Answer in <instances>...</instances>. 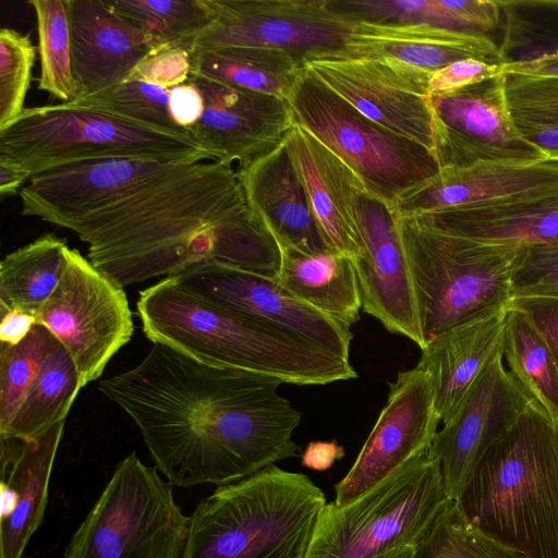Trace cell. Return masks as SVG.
Instances as JSON below:
<instances>
[{
  "instance_id": "cell-1",
  "label": "cell",
  "mask_w": 558,
  "mask_h": 558,
  "mask_svg": "<svg viewBox=\"0 0 558 558\" xmlns=\"http://www.w3.org/2000/svg\"><path fill=\"white\" fill-rule=\"evenodd\" d=\"M282 384L154 343L98 389L133 420L167 481L190 487L228 485L298 456L302 414L279 393Z\"/></svg>"
},
{
  "instance_id": "cell-2",
  "label": "cell",
  "mask_w": 558,
  "mask_h": 558,
  "mask_svg": "<svg viewBox=\"0 0 558 558\" xmlns=\"http://www.w3.org/2000/svg\"><path fill=\"white\" fill-rule=\"evenodd\" d=\"M62 228L122 288L218 260L275 278L279 247L251 210L236 171L202 161Z\"/></svg>"
},
{
  "instance_id": "cell-3",
  "label": "cell",
  "mask_w": 558,
  "mask_h": 558,
  "mask_svg": "<svg viewBox=\"0 0 558 558\" xmlns=\"http://www.w3.org/2000/svg\"><path fill=\"white\" fill-rule=\"evenodd\" d=\"M136 308L153 343L207 365L260 373L301 386L357 376L348 359L215 303L170 277L142 290Z\"/></svg>"
},
{
  "instance_id": "cell-4",
  "label": "cell",
  "mask_w": 558,
  "mask_h": 558,
  "mask_svg": "<svg viewBox=\"0 0 558 558\" xmlns=\"http://www.w3.org/2000/svg\"><path fill=\"white\" fill-rule=\"evenodd\" d=\"M454 504L483 536L529 558H558L555 421L531 402L485 451Z\"/></svg>"
},
{
  "instance_id": "cell-5",
  "label": "cell",
  "mask_w": 558,
  "mask_h": 558,
  "mask_svg": "<svg viewBox=\"0 0 558 558\" xmlns=\"http://www.w3.org/2000/svg\"><path fill=\"white\" fill-rule=\"evenodd\" d=\"M326 504L307 475L271 465L197 505L183 558H305Z\"/></svg>"
},
{
  "instance_id": "cell-6",
  "label": "cell",
  "mask_w": 558,
  "mask_h": 558,
  "mask_svg": "<svg viewBox=\"0 0 558 558\" xmlns=\"http://www.w3.org/2000/svg\"><path fill=\"white\" fill-rule=\"evenodd\" d=\"M397 217L424 345L511 304L513 266L523 245L477 241Z\"/></svg>"
},
{
  "instance_id": "cell-7",
  "label": "cell",
  "mask_w": 558,
  "mask_h": 558,
  "mask_svg": "<svg viewBox=\"0 0 558 558\" xmlns=\"http://www.w3.org/2000/svg\"><path fill=\"white\" fill-rule=\"evenodd\" d=\"M0 155L41 171L89 159L142 158L194 165L208 154L186 134L153 130L73 102L25 108L0 132Z\"/></svg>"
},
{
  "instance_id": "cell-8",
  "label": "cell",
  "mask_w": 558,
  "mask_h": 558,
  "mask_svg": "<svg viewBox=\"0 0 558 558\" xmlns=\"http://www.w3.org/2000/svg\"><path fill=\"white\" fill-rule=\"evenodd\" d=\"M452 501L427 450L354 501L326 504L305 558H380L414 547Z\"/></svg>"
},
{
  "instance_id": "cell-9",
  "label": "cell",
  "mask_w": 558,
  "mask_h": 558,
  "mask_svg": "<svg viewBox=\"0 0 558 558\" xmlns=\"http://www.w3.org/2000/svg\"><path fill=\"white\" fill-rule=\"evenodd\" d=\"M159 473L135 453L119 462L63 558H183L190 517Z\"/></svg>"
},
{
  "instance_id": "cell-10",
  "label": "cell",
  "mask_w": 558,
  "mask_h": 558,
  "mask_svg": "<svg viewBox=\"0 0 558 558\" xmlns=\"http://www.w3.org/2000/svg\"><path fill=\"white\" fill-rule=\"evenodd\" d=\"M287 100L294 122L333 151L368 192L390 206L439 170L428 148L366 118L305 69Z\"/></svg>"
},
{
  "instance_id": "cell-11",
  "label": "cell",
  "mask_w": 558,
  "mask_h": 558,
  "mask_svg": "<svg viewBox=\"0 0 558 558\" xmlns=\"http://www.w3.org/2000/svg\"><path fill=\"white\" fill-rule=\"evenodd\" d=\"M132 316L124 288L69 247L64 274L36 319L69 352L84 387L131 340Z\"/></svg>"
},
{
  "instance_id": "cell-12",
  "label": "cell",
  "mask_w": 558,
  "mask_h": 558,
  "mask_svg": "<svg viewBox=\"0 0 558 558\" xmlns=\"http://www.w3.org/2000/svg\"><path fill=\"white\" fill-rule=\"evenodd\" d=\"M214 21L193 40V49L259 47L289 51L303 60L337 54L352 22L328 0H209Z\"/></svg>"
},
{
  "instance_id": "cell-13",
  "label": "cell",
  "mask_w": 558,
  "mask_h": 558,
  "mask_svg": "<svg viewBox=\"0 0 558 558\" xmlns=\"http://www.w3.org/2000/svg\"><path fill=\"white\" fill-rule=\"evenodd\" d=\"M433 149L439 169L483 161L533 162L547 157L517 131L504 74L447 94H429Z\"/></svg>"
},
{
  "instance_id": "cell-14",
  "label": "cell",
  "mask_w": 558,
  "mask_h": 558,
  "mask_svg": "<svg viewBox=\"0 0 558 558\" xmlns=\"http://www.w3.org/2000/svg\"><path fill=\"white\" fill-rule=\"evenodd\" d=\"M304 69L366 118L432 151V72L390 59L339 56L307 58Z\"/></svg>"
},
{
  "instance_id": "cell-15",
  "label": "cell",
  "mask_w": 558,
  "mask_h": 558,
  "mask_svg": "<svg viewBox=\"0 0 558 558\" xmlns=\"http://www.w3.org/2000/svg\"><path fill=\"white\" fill-rule=\"evenodd\" d=\"M215 303L349 360L352 332L294 296L274 278L218 262H202L170 276Z\"/></svg>"
},
{
  "instance_id": "cell-16",
  "label": "cell",
  "mask_w": 558,
  "mask_h": 558,
  "mask_svg": "<svg viewBox=\"0 0 558 558\" xmlns=\"http://www.w3.org/2000/svg\"><path fill=\"white\" fill-rule=\"evenodd\" d=\"M190 166L118 157L54 167L31 177L21 190L22 215L62 228L71 220L110 207Z\"/></svg>"
},
{
  "instance_id": "cell-17",
  "label": "cell",
  "mask_w": 558,
  "mask_h": 558,
  "mask_svg": "<svg viewBox=\"0 0 558 558\" xmlns=\"http://www.w3.org/2000/svg\"><path fill=\"white\" fill-rule=\"evenodd\" d=\"M429 375L417 365L389 384L387 402L347 475L335 486L345 506L427 451L440 423Z\"/></svg>"
},
{
  "instance_id": "cell-18",
  "label": "cell",
  "mask_w": 558,
  "mask_h": 558,
  "mask_svg": "<svg viewBox=\"0 0 558 558\" xmlns=\"http://www.w3.org/2000/svg\"><path fill=\"white\" fill-rule=\"evenodd\" d=\"M531 402L506 368L501 343L428 449L440 464L451 500L459 497L485 451L515 424Z\"/></svg>"
},
{
  "instance_id": "cell-19",
  "label": "cell",
  "mask_w": 558,
  "mask_h": 558,
  "mask_svg": "<svg viewBox=\"0 0 558 558\" xmlns=\"http://www.w3.org/2000/svg\"><path fill=\"white\" fill-rule=\"evenodd\" d=\"M356 228L360 254L353 263L362 310L422 349L414 287L393 208L365 189L356 205Z\"/></svg>"
},
{
  "instance_id": "cell-20",
  "label": "cell",
  "mask_w": 558,
  "mask_h": 558,
  "mask_svg": "<svg viewBox=\"0 0 558 558\" xmlns=\"http://www.w3.org/2000/svg\"><path fill=\"white\" fill-rule=\"evenodd\" d=\"M202 92L204 111L189 129L210 161L243 167L277 146L294 124L287 99L233 87L191 74Z\"/></svg>"
},
{
  "instance_id": "cell-21",
  "label": "cell",
  "mask_w": 558,
  "mask_h": 558,
  "mask_svg": "<svg viewBox=\"0 0 558 558\" xmlns=\"http://www.w3.org/2000/svg\"><path fill=\"white\" fill-rule=\"evenodd\" d=\"M65 4L77 99L128 80L154 50L146 34L106 0H65Z\"/></svg>"
},
{
  "instance_id": "cell-22",
  "label": "cell",
  "mask_w": 558,
  "mask_h": 558,
  "mask_svg": "<svg viewBox=\"0 0 558 558\" xmlns=\"http://www.w3.org/2000/svg\"><path fill=\"white\" fill-rule=\"evenodd\" d=\"M63 427L61 421L25 440L0 437V558H23L31 536L41 524Z\"/></svg>"
},
{
  "instance_id": "cell-23",
  "label": "cell",
  "mask_w": 558,
  "mask_h": 558,
  "mask_svg": "<svg viewBox=\"0 0 558 558\" xmlns=\"http://www.w3.org/2000/svg\"><path fill=\"white\" fill-rule=\"evenodd\" d=\"M236 173L251 210L277 244L304 253L333 251L315 219L284 138Z\"/></svg>"
},
{
  "instance_id": "cell-24",
  "label": "cell",
  "mask_w": 558,
  "mask_h": 558,
  "mask_svg": "<svg viewBox=\"0 0 558 558\" xmlns=\"http://www.w3.org/2000/svg\"><path fill=\"white\" fill-rule=\"evenodd\" d=\"M312 211L330 247L353 262L360 254L356 205L366 189L356 173L294 122L284 137Z\"/></svg>"
},
{
  "instance_id": "cell-25",
  "label": "cell",
  "mask_w": 558,
  "mask_h": 558,
  "mask_svg": "<svg viewBox=\"0 0 558 558\" xmlns=\"http://www.w3.org/2000/svg\"><path fill=\"white\" fill-rule=\"evenodd\" d=\"M556 186L558 160L483 161L469 167L441 168L403 193L391 207L397 216L410 217Z\"/></svg>"
},
{
  "instance_id": "cell-26",
  "label": "cell",
  "mask_w": 558,
  "mask_h": 558,
  "mask_svg": "<svg viewBox=\"0 0 558 558\" xmlns=\"http://www.w3.org/2000/svg\"><path fill=\"white\" fill-rule=\"evenodd\" d=\"M435 229L483 242H558V186L410 216Z\"/></svg>"
},
{
  "instance_id": "cell-27",
  "label": "cell",
  "mask_w": 558,
  "mask_h": 558,
  "mask_svg": "<svg viewBox=\"0 0 558 558\" xmlns=\"http://www.w3.org/2000/svg\"><path fill=\"white\" fill-rule=\"evenodd\" d=\"M329 56L390 59L429 72L466 58L499 64L490 37L422 24L352 22L343 50Z\"/></svg>"
},
{
  "instance_id": "cell-28",
  "label": "cell",
  "mask_w": 558,
  "mask_h": 558,
  "mask_svg": "<svg viewBox=\"0 0 558 558\" xmlns=\"http://www.w3.org/2000/svg\"><path fill=\"white\" fill-rule=\"evenodd\" d=\"M509 306L451 327L421 349L417 366L429 375L442 423L500 348Z\"/></svg>"
},
{
  "instance_id": "cell-29",
  "label": "cell",
  "mask_w": 558,
  "mask_h": 558,
  "mask_svg": "<svg viewBox=\"0 0 558 558\" xmlns=\"http://www.w3.org/2000/svg\"><path fill=\"white\" fill-rule=\"evenodd\" d=\"M280 265L275 280L306 304L350 328L362 310L353 259L336 251L304 253L277 244Z\"/></svg>"
},
{
  "instance_id": "cell-30",
  "label": "cell",
  "mask_w": 558,
  "mask_h": 558,
  "mask_svg": "<svg viewBox=\"0 0 558 558\" xmlns=\"http://www.w3.org/2000/svg\"><path fill=\"white\" fill-rule=\"evenodd\" d=\"M351 22L422 24L488 36L501 25L498 0H328Z\"/></svg>"
},
{
  "instance_id": "cell-31",
  "label": "cell",
  "mask_w": 558,
  "mask_h": 558,
  "mask_svg": "<svg viewBox=\"0 0 558 558\" xmlns=\"http://www.w3.org/2000/svg\"><path fill=\"white\" fill-rule=\"evenodd\" d=\"M191 58V74L284 99L304 71L302 58L271 48L230 46L193 49Z\"/></svg>"
},
{
  "instance_id": "cell-32",
  "label": "cell",
  "mask_w": 558,
  "mask_h": 558,
  "mask_svg": "<svg viewBox=\"0 0 558 558\" xmlns=\"http://www.w3.org/2000/svg\"><path fill=\"white\" fill-rule=\"evenodd\" d=\"M68 250L64 240L48 233L8 254L0 264V310L36 317L64 274Z\"/></svg>"
},
{
  "instance_id": "cell-33",
  "label": "cell",
  "mask_w": 558,
  "mask_h": 558,
  "mask_svg": "<svg viewBox=\"0 0 558 558\" xmlns=\"http://www.w3.org/2000/svg\"><path fill=\"white\" fill-rule=\"evenodd\" d=\"M83 388L76 365L56 339L7 432L0 437L29 439L65 421Z\"/></svg>"
},
{
  "instance_id": "cell-34",
  "label": "cell",
  "mask_w": 558,
  "mask_h": 558,
  "mask_svg": "<svg viewBox=\"0 0 558 558\" xmlns=\"http://www.w3.org/2000/svg\"><path fill=\"white\" fill-rule=\"evenodd\" d=\"M508 372L554 421L558 420V366L529 316L510 304L502 338Z\"/></svg>"
},
{
  "instance_id": "cell-35",
  "label": "cell",
  "mask_w": 558,
  "mask_h": 558,
  "mask_svg": "<svg viewBox=\"0 0 558 558\" xmlns=\"http://www.w3.org/2000/svg\"><path fill=\"white\" fill-rule=\"evenodd\" d=\"M507 108L519 134L558 160V75L504 73Z\"/></svg>"
},
{
  "instance_id": "cell-36",
  "label": "cell",
  "mask_w": 558,
  "mask_h": 558,
  "mask_svg": "<svg viewBox=\"0 0 558 558\" xmlns=\"http://www.w3.org/2000/svg\"><path fill=\"white\" fill-rule=\"evenodd\" d=\"M498 3L500 65L558 53V0H498Z\"/></svg>"
},
{
  "instance_id": "cell-37",
  "label": "cell",
  "mask_w": 558,
  "mask_h": 558,
  "mask_svg": "<svg viewBox=\"0 0 558 558\" xmlns=\"http://www.w3.org/2000/svg\"><path fill=\"white\" fill-rule=\"evenodd\" d=\"M138 26L154 50L181 46L191 50L194 38L215 19L209 0H106Z\"/></svg>"
},
{
  "instance_id": "cell-38",
  "label": "cell",
  "mask_w": 558,
  "mask_h": 558,
  "mask_svg": "<svg viewBox=\"0 0 558 558\" xmlns=\"http://www.w3.org/2000/svg\"><path fill=\"white\" fill-rule=\"evenodd\" d=\"M36 13L40 75L38 89L71 102L78 89L73 72L70 23L65 0H31Z\"/></svg>"
},
{
  "instance_id": "cell-39",
  "label": "cell",
  "mask_w": 558,
  "mask_h": 558,
  "mask_svg": "<svg viewBox=\"0 0 558 558\" xmlns=\"http://www.w3.org/2000/svg\"><path fill=\"white\" fill-rule=\"evenodd\" d=\"M71 102L153 130L189 135L171 117L169 89L147 82L128 78L108 89Z\"/></svg>"
},
{
  "instance_id": "cell-40",
  "label": "cell",
  "mask_w": 558,
  "mask_h": 558,
  "mask_svg": "<svg viewBox=\"0 0 558 558\" xmlns=\"http://www.w3.org/2000/svg\"><path fill=\"white\" fill-rule=\"evenodd\" d=\"M56 337L36 323L19 343H0V435L19 410Z\"/></svg>"
},
{
  "instance_id": "cell-41",
  "label": "cell",
  "mask_w": 558,
  "mask_h": 558,
  "mask_svg": "<svg viewBox=\"0 0 558 558\" xmlns=\"http://www.w3.org/2000/svg\"><path fill=\"white\" fill-rule=\"evenodd\" d=\"M36 47L27 35L12 28L0 31V132L25 110Z\"/></svg>"
},
{
  "instance_id": "cell-42",
  "label": "cell",
  "mask_w": 558,
  "mask_h": 558,
  "mask_svg": "<svg viewBox=\"0 0 558 558\" xmlns=\"http://www.w3.org/2000/svg\"><path fill=\"white\" fill-rule=\"evenodd\" d=\"M511 294L512 300L558 299V242L521 247L513 266Z\"/></svg>"
},
{
  "instance_id": "cell-43",
  "label": "cell",
  "mask_w": 558,
  "mask_h": 558,
  "mask_svg": "<svg viewBox=\"0 0 558 558\" xmlns=\"http://www.w3.org/2000/svg\"><path fill=\"white\" fill-rule=\"evenodd\" d=\"M413 558H469L466 523L452 501L414 546Z\"/></svg>"
},
{
  "instance_id": "cell-44",
  "label": "cell",
  "mask_w": 558,
  "mask_h": 558,
  "mask_svg": "<svg viewBox=\"0 0 558 558\" xmlns=\"http://www.w3.org/2000/svg\"><path fill=\"white\" fill-rule=\"evenodd\" d=\"M191 73V50L171 46L153 50L138 63L129 78L170 89L187 82Z\"/></svg>"
},
{
  "instance_id": "cell-45",
  "label": "cell",
  "mask_w": 558,
  "mask_h": 558,
  "mask_svg": "<svg viewBox=\"0 0 558 558\" xmlns=\"http://www.w3.org/2000/svg\"><path fill=\"white\" fill-rule=\"evenodd\" d=\"M504 74L501 65L466 58L433 71L428 94H447Z\"/></svg>"
},
{
  "instance_id": "cell-46",
  "label": "cell",
  "mask_w": 558,
  "mask_h": 558,
  "mask_svg": "<svg viewBox=\"0 0 558 558\" xmlns=\"http://www.w3.org/2000/svg\"><path fill=\"white\" fill-rule=\"evenodd\" d=\"M511 304L522 310L544 337L558 366V299L523 298Z\"/></svg>"
},
{
  "instance_id": "cell-47",
  "label": "cell",
  "mask_w": 558,
  "mask_h": 558,
  "mask_svg": "<svg viewBox=\"0 0 558 558\" xmlns=\"http://www.w3.org/2000/svg\"><path fill=\"white\" fill-rule=\"evenodd\" d=\"M169 110L175 124L189 133L204 111L201 89L191 81L169 89Z\"/></svg>"
},
{
  "instance_id": "cell-48",
  "label": "cell",
  "mask_w": 558,
  "mask_h": 558,
  "mask_svg": "<svg viewBox=\"0 0 558 558\" xmlns=\"http://www.w3.org/2000/svg\"><path fill=\"white\" fill-rule=\"evenodd\" d=\"M0 343L16 344L22 341L37 323L35 316L16 310H0Z\"/></svg>"
},
{
  "instance_id": "cell-49",
  "label": "cell",
  "mask_w": 558,
  "mask_h": 558,
  "mask_svg": "<svg viewBox=\"0 0 558 558\" xmlns=\"http://www.w3.org/2000/svg\"><path fill=\"white\" fill-rule=\"evenodd\" d=\"M466 550L469 558H529L520 551L505 547L483 536L468 524Z\"/></svg>"
},
{
  "instance_id": "cell-50",
  "label": "cell",
  "mask_w": 558,
  "mask_h": 558,
  "mask_svg": "<svg viewBox=\"0 0 558 558\" xmlns=\"http://www.w3.org/2000/svg\"><path fill=\"white\" fill-rule=\"evenodd\" d=\"M343 456V448L335 441H314L307 445L302 456V464L315 471H325Z\"/></svg>"
},
{
  "instance_id": "cell-51",
  "label": "cell",
  "mask_w": 558,
  "mask_h": 558,
  "mask_svg": "<svg viewBox=\"0 0 558 558\" xmlns=\"http://www.w3.org/2000/svg\"><path fill=\"white\" fill-rule=\"evenodd\" d=\"M32 174L17 162L0 155V196L2 199L16 195Z\"/></svg>"
},
{
  "instance_id": "cell-52",
  "label": "cell",
  "mask_w": 558,
  "mask_h": 558,
  "mask_svg": "<svg viewBox=\"0 0 558 558\" xmlns=\"http://www.w3.org/2000/svg\"><path fill=\"white\" fill-rule=\"evenodd\" d=\"M502 73L558 75V53L536 60L501 65Z\"/></svg>"
},
{
  "instance_id": "cell-53",
  "label": "cell",
  "mask_w": 558,
  "mask_h": 558,
  "mask_svg": "<svg viewBox=\"0 0 558 558\" xmlns=\"http://www.w3.org/2000/svg\"><path fill=\"white\" fill-rule=\"evenodd\" d=\"M413 554H414V547H404V548L391 551L380 558H413Z\"/></svg>"
},
{
  "instance_id": "cell-54",
  "label": "cell",
  "mask_w": 558,
  "mask_h": 558,
  "mask_svg": "<svg viewBox=\"0 0 558 558\" xmlns=\"http://www.w3.org/2000/svg\"><path fill=\"white\" fill-rule=\"evenodd\" d=\"M555 442H556V451L558 458V420L555 421Z\"/></svg>"
}]
</instances>
